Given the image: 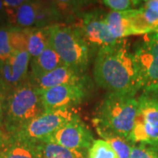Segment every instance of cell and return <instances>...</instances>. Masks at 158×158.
Instances as JSON below:
<instances>
[{"mask_svg":"<svg viewBox=\"0 0 158 158\" xmlns=\"http://www.w3.org/2000/svg\"><path fill=\"white\" fill-rule=\"evenodd\" d=\"M93 76L108 92L135 97L141 90L133 50L126 39L98 51Z\"/></svg>","mask_w":158,"mask_h":158,"instance_id":"obj_1","label":"cell"},{"mask_svg":"<svg viewBox=\"0 0 158 158\" xmlns=\"http://www.w3.org/2000/svg\"><path fill=\"white\" fill-rule=\"evenodd\" d=\"M137 109L135 97L108 92L92 118L97 133L103 140L113 136L127 139L135 125Z\"/></svg>","mask_w":158,"mask_h":158,"instance_id":"obj_2","label":"cell"},{"mask_svg":"<svg viewBox=\"0 0 158 158\" xmlns=\"http://www.w3.org/2000/svg\"><path fill=\"white\" fill-rule=\"evenodd\" d=\"M48 30L49 45L64 65L85 74L94 52L72 26L56 25Z\"/></svg>","mask_w":158,"mask_h":158,"instance_id":"obj_3","label":"cell"},{"mask_svg":"<svg viewBox=\"0 0 158 158\" xmlns=\"http://www.w3.org/2000/svg\"><path fill=\"white\" fill-rule=\"evenodd\" d=\"M44 113L40 90L27 81L11 91L5 105L3 127L6 134H11Z\"/></svg>","mask_w":158,"mask_h":158,"instance_id":"obj_4","label":"cell"},{"mask_svg":"<svg viewBox=\"0 0 158 158\" xmlns=\"http://www.w3.org/2000/svg\"><path fill=\"white\" fill-rule=\"evenodd\" d=\"M137 99L135 125L127 140L158 148V92H143Z\"/></svg>","mask_w":158,"mask_h":158,"instance_id":"obj_5","label":"cell"},{"mask_svg":"<svg viewBox=\"0 0 158 158\" xmlns=\"http://www.w3.org/2000/svg\"><path fill=\"white\" fill-rule=\"evenodd\" d=\"M78 116L76 109L44 112L14 132L6 135L33 143L45 141L57 130Z\"/></svg>","mask_w":158,"mask_h":158,"instance_id":"obj_6","label":"cell"},{"mask_svg":"<svg viewBox=\"0 0 158 158\" xmlns=\"http://www.w3.org/2000/svg\"><path fill=\"white\" fill-rule=\"evenodd\" d=\"M143 92H158V33L145 34L133 50Z\"/></svg>","mask_w":158,"mask_h":158,"instance_id":"obj_7","label":"cell"},{"mask_svg":"<svg viewBox=\"0 0 158 158\" xmlns=\"http://www.w3.org/2000/svg\"><path fill=\"white\" fill-rule=\"evenodd\" d=\"M79 17L78 22L72 25V27L78 31L94 53H98L99 49L113 45L119 40L115 39L109 31L106 12L95 10L81 13Z\"/></svg>","mask_w":158,"mask_h":158,"instance_id":"obj_8","label":"cell"},{"mask_svg":"<svg viewBox=\"0 0 158 158\" xmlns=\"http://www.w3.org/2000/svg\"><path fill=\"white\" fill-rule=\"evenodd\" d=\"M90 79L40 91L44 112L76 109L90 93Z\"/></svg>","mask_w":158,"mask_h":158,"instance_id":"obj_9","label":"cell"},{"mask_svg":"<svg viewBox=\"0 0 158 158\" xmlns=\"http://www.w3.org/2000/svg\"><path fill=\"white\" fill-rule=\"evenodd\" d=\"M94 140L89 127L78 116L57 130L45 141L56 143L69 149L87 153Z\"/></svg>","mask_w":158,"mask_h":158,"instance_id":"obj_10","label":"cell"},{"mask_svg":"<svg viewBox=\"0 0 158 158\" xmlns=\"http://www.w3.org/2000/svg\"><path fill=\"white\" fill-rule=\"evenodd\" d=\"M30 62L27 51H15L7 60L0 62V87L6 98L27 81Z\"/></svg>","mask_w":158,"mask_h":158,"instance_id":"obj_11","label":"cell"},{"mask_svg":"<svg viewBox=\"0 0 158 158\" xmlns=\"http://www.w3.org/2000/svg\"><path fill=\"white\" fill-rule=\"evenodd\" d=\"M88 79L89 77L85 74L80 73L66 65H62L50 72L40 76H28L29 83L40 91L60 85L84 82Z\"/></svg>","mask_w":158,"mask_h":158,"instance_id":"obj_12","label":"cell"},{"mask_svg":"<svg viewBox=\"0 0 158 158\" xmlns=\"http://www.w3.org/2000/svg\"><path fill=\"white\" fill-rule=\"evenodd\" d=\"M106 20L110 33L116 40H124L132 35H141L135 20L133 10L107 12Z\"/></svg>","mask_w":158,"mask_h":158,"instance_id":"obj_13","label":"cell"},{"mask_svg":"<svg viewBox=\"0 0 158 158\" xmlns=\"http://www.w3.org/2000/svg\"><path fill=\"white\" fill-rule=\"evenodd\" d=\"M133 14L141 34L158 33V0L142 1L139 8L133 10Z\"/></svg>","mask_w":158,"mask_h":158,"instance_id":"obj_14","label":"cell"},{"mask_svg":"<svg viewBox=\"0 0 158 158\" xmlns=\"http://www.w3.org/2000/svg\"><path fill=\"white\" fill-rule=\"evenodd\" d=\"M0 158H38L34 143L6 135Z\"/></svg>","mask_w":158,"mask_h":158,"instance_id":"obj_15","label":"cell"},{"mask_svg":"<svg viewBox=\"0 0 158 158\" xmlns=\"http://www.w3.org/2000/svg\"><path fill=\"white\" fill-rule=\"evenodd\" d=\"M64 65L56 51L50 45L46 48L40 56L31 59L30 68L31 70L28 76L35 77L42 74L50 72L58 67Z\"/></svg>","mask_w":158,"mask_h":158,"instance_id":"obj_16","label":"cell"},{"mask_svg":"<svg viewBox=\"0 0 158 158\" xmlns=\"http://www.w3.org/2000/svg\"><path fill=\"white\" fill-rule=\"evenodd\" d=\"M26 35V50L31 59L40 56L49 45L48 28L24 29Z\"/></svg>","mask_w":158,"mask_h":158,"instance_id":"obj_17","label":"cell"},{"mask_svg":"<svg viewBox=\"0 0 158 158\" xmlns=\"http://www.w3.org/2000/svg\"><path fill=\"white\" fill-rule=\"evenodd\" d=\"M38 158H87V153L69 149L56 143L40 141L34 143Z\"/></svg>","mask_w":158,"mask_h":158,"instance_id":"obj_18","label":"cell"},{"mask_svg":"<svg viewBox=\"0 0 158 158\" xmlns=\"http://www.w3.org/2000/svg\"><path fill=\"white\" fill-rule=\"evenodd\" d=\"M15 52L12 40V27H0V62H5Z\"/></svg>","mask_w":158,"mask_h":158,"instance_id":"obj_19","label":"cell"},{"mask_svg":"<svg viewBox=\"0 0 158 158\" xmlns=\"http://www.w3.org/2000/svg\"><path fill=\"white\" fill-rule=\"evenodd\" d=\"M87 158H118L113 148L103 139H95L87 151Z\"/></svg>","mask_w":158,"mask_h":158,"instance_id":"obj_20","label":"cell"},{"mask_svg":"<svg viewBox=\"0 0 158 158\" xmlns=\"http://www.w3.org/2000/svg\"><path fill=\"white\" fill-rule=\"evenodd\" d=\"M104 140L107 141L110 146L113 148L118 158H129L132 148L135 145L133 144L127 139L118 137V136L108 137Z\"/></svg>","mask_w":158,"mask_h":158,"instance_id":"obj_21","label":"cell"},{"mask_svg":"<svg viewBox=\"0 0 158 158\" xmlns=\"http://www.w3.org/2000/svg\"><path fill=\"white\" fill-rule=\"evenodd\" d=\"M101 3L111 11H127L139 8L142 1L139 0H103Z\"/></svg>","mask_w":158,"mask_h":158,"instance_id":"obj_22","label":"cell"},{"mask_svg":"<svg viewBox=\"0 0 158 158\" xmlns=\"http://www.w3.org/2000/svg\"><path fill=\"white\" fill-rule=\"evenodd\" d=\"M129 158H158V148L146 144H135Z\"/></svg>","mask_w":158,"mask_h":158,"instance_id":"obj_23","label":"cell"},{"mask_svg":"<svg viewBox=\"0 0 158 158\" xmlns=\"http://www.w3.org/2000/svg\"><path fill=\"white\" fill-rule=\"evenodd\" d=\"M6 96L5 92L0 87V127H3L4 116H5V105H6Z\"/></svg>","mask_w":158,"mask_h":158,"instance_id":"obj_24","label":"cell"},{"mask_svg":"<svg viewBox=\"0 0 158 158\" xmlns=\"http://www.w3.org/2000/svg\"><path fill=\"white\" fill-rule=\"evenodd\" d=\"M7 21V15H6V10L4 7V3L3 1L0 0V23Z\"/></svg>","mask_w":158,"mask_h":158,"instance_id":"obj_25","label":"cell"},{"mask_svg":"<svg viewBox=\"0 0 158 158\" xmlns=\"http://www.w3.org/2000/svg\"><path fill=\"white\" fill-rule=\"evenodd\" d=\"M6 134H5V133L3 132V130L1 129V127H0V151H1L2 148L4 146V143H5V141H6Z\"/></svg>","mask_w":158,"mask_h":158,"instance_id":"obj_26","label":"cell"}]
</instances>
